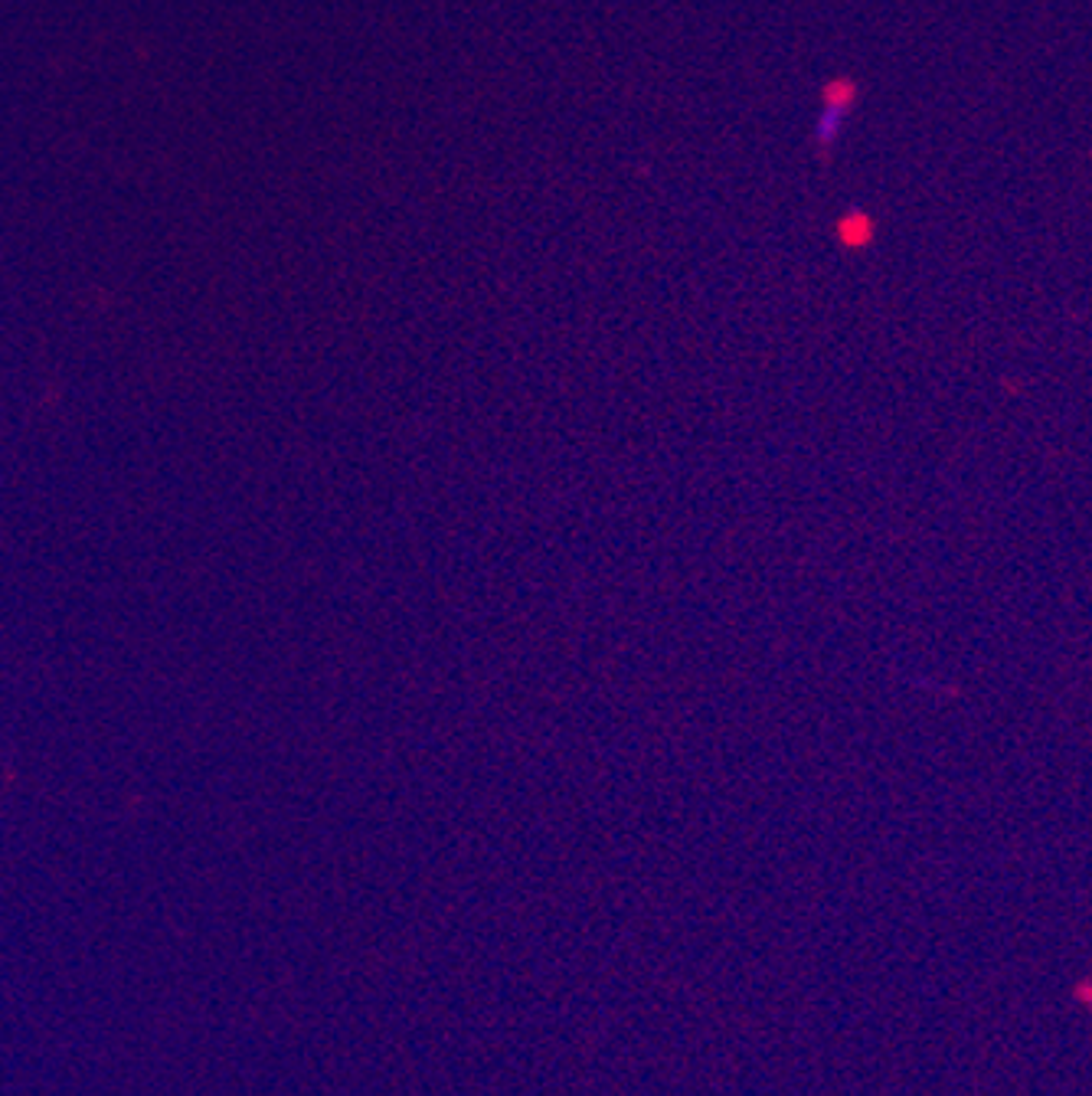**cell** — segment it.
I'll return each instance as SVG.
<instances>
[{"label":"cell","mask_w":1092,"mask_h":1096,"mask_svg":"<svg viewBox=\"0 0 1092 1096\" xmlns=\"http://www.w3.org/2000/svg\"><path fill=\"white\" fill-rule=\"evenodd\" d=\"M834 239L841 249H867L877 239V219L863 206H850L834 223Z\"/></svg>","instance_id":"7a4b0ae2"},{"label":"cell","mask_w":1092,"mask_h":1096,"mask_svg":"<svg viewBox=\"0 0 1092 1096\" xmlns=\"http://www.w3.org/2000/svg\"><path fill=\"white\" fill-rule=\"evenodd\" d=\"M854 105H857V82L847 76L827 79V85L821 89V111L814 118V145L818 148L827 151L831 145H837Z\"/></svg>","instance_id":"6da1fadb"}]
</instances>
